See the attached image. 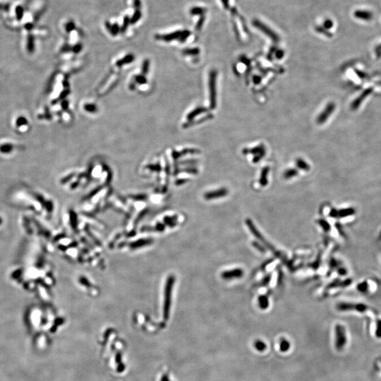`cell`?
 <instances>
[{
	"label": "cell",
	"mask_w": 381,
	"mask_h": 381,
	"mask_svg": "<svg viewBox=\"0 0 381 381\" xmlns=\"http://www.w3.org/2000/svg\"><path fill=\"white\" fill-rule=\"evenodd\" d=\"M243 275H244V270L238 268L222 272L221 277L224 280H231L233 279L241 278L243 277Z\"/></svg>",
	"instance_id": "7"
},
{
	"label": "cell",
	"mask_w": 381,
	"mask_h": 381,
	"mask_svg": "<svg viewBox=\"0 0 381 381\" xmlns=\"http://www.w3.org/2000/svg\"><path fill=\"white\" fill-rule=\"evenodd\" d=\"M258 304L259 308L265 310L269 306V299L267 295H260L258 298Z\"/></svg>",
	"instance_id": "15"
},
{
	"label": "cell",
	"mask_w": 381,
	"mask_h": 381,
	"mask_svg": "<svg viewBox=\"0 0 381 381\" xmlns=\"http://www.w3.org/2000/svg\"><path fill=\"white\" fill-rule=\"evenodd\" d=\"M200 52V50L198 47L195 48H189V49H186L183 50V54L186 55H190V56H194V55H198Z\"/></svg>",
	"instance_id": "25"
},
{
	"label": "cell",
	"mask_w": 381,
	"mask_h": 381,
	"mask_svg": "<svg viewBox=\"0 0 381 381\" xmlns=\"http://www.w3.org/2000/svg\"><path fill=\"white\" fill-rule=\"evenodd\" d=\"M333 26H334L333 21H332L331 19H330V18H327V19H325L324 20V22H323V27L325 28V29L328 31V30L331 29L333 27Z\"/></svg>",
	"instance_id": "33"
},
{
	"label": "cell",
	"mask_w": 381,
	"mask_h": 381,
	"mask_svg": "<svg viewBox=\"0 0 381 381\" xmlns=\"http://www.w3.org/2000/svg\"><path fill=\"white\" fill-rule=\"evenodd\" d=\"M129 24H130V18L128 17V16H126V17H124V18L123 24L120 30L121 33H125L126 31H127V29L128 28Z\"/></svg>",
	"instance_id": "28"
},
{
	"label": "cell",
	"mask_w": 381,
	"mask_h": 381,
	"mask_svg": "<svg viewBox=\"0 0 381 381\" xmlns=\"http://www.w3.org/2000/svg\"><path fill=\"white\" fill-rule=\"evenodd\" d=\"M142 17V13L141 10H136L133 16L131 17V18H130V24H135L139 21L140 20V18H141Z\"/></svg>",
	"instance_id": "23"
},
{
	"label": "cell",
	"mask_w": 381,
	"mask_h": 381,
	"mask_svg": "<svg viewBox=\"0 0 381 381\" xmlns=\"http://www.w3.org/2000/svg\"><path fill=\"white\" fill-rule=\"evenodd\" d=\"M373 91V87H369V88L365 89V90L362 92L361 95H359L358 97L356 98V99L353 101L352 105H351V109L352 110H357L359 107L361 106V105L362 104V102H364L366 99V98H368L369 95L372 93V92Z\"/></svg>",
	"instance_id": "6"
},
{
	"label": "cell",
	"mask_w": 381,
	"mask_h": 381,
	"mask_svg": "<svg viewBox=\"0 0 381 381\" xmlns=\"http://www.w3.org/2000/svg\"><path fill=\"white\" fill-rule=\"evenodd\" d=\"M329 215L332 218H337V210L335 208L331 209Z\"/></svg>",
	"instance_id": "42"
},
{
	"label": "cell",
	"mask_w": 381,
	"mask_h": 381,
	"mask_svg": "<svg viewBox=\"0 0 381 381\" xmlns=\"http://www.w3.org/2000/svg\"><path fill=\"white\" fill-rule=\"evenodd\" d=\"M217 72L216 70H212L209 75V91H210V106L211 109H215L217 104L216 80Z\"/></svg>",
	"instance_id": "2"
},
{
	"label": "cell",
	"mask_w": 381,
	"mask_h": 381,
	"mask_svg": "<svg viewBox=\"0 0 381 381\" xmlns=\"http://www.w3.org/2000/svg\"><path fill=\"white\" fill-rule=\"evenodd\" d=\"M318 224L321 227V228L323 229V231L325 232H329L331 230V226L325 220L320 219L318 220Z\"/></svg>",
	"instance_id": "22"
},
{
	"label": "cell",
	"mask_w": 381,
	"mask_h": 381,
	"mask_svg": "<svg viewBox=\"0 0 381 381\" xmlns=\"http://www.w3.org/2000/svg\"><path fill=\"white\" fill-rule=\"evenodd\" d=\"M315 30L317 33H319L320 34H323L327 37V38H332V34L330 33V31H328L327 30H326L325 28H323V26H317L315 27Z\"/></svg>",
	"instance_id": "24"
},
{
	"label": "cell",
	"mask_w": 381,
	"mask_h": 381,
	"mask_svg": "<svg viewBox=\"0 0 381 381\" xmlns=\"http://www.w3.org/2000/svg\"><path fill=\"white\" fill-rule=\"evenodd\" d=\"M290 349V342L285 338H281L279 341V350L282 352H287Z\"/></svg>",
	"instance_id": "17"
},
{
	"label": "cell",
	"mask_w": 381,
	"mask_h": 381,
	"mask_svg": "<svg viewBox=\"0 0 381 381\" xmlns=\"http://www.w3.org/2000/svg\"><path fill=\"white\" fill-rule=\"evenodd\" d=\"M74 28H75V24H74V23H73L72 21L68 23V24H67V26H66V30H67L68 31H72V30H73Z\"/></svg>",
	"instance_id": "43"
},
{
	"label": "cell",
	"mask_w": 381,
	"mask_h": 381,
	"mask_svg": "<svg viewBox=\"0 0 381 381\" xmlns=\"http://www.w3.org/2000/svg\"><path fill=\"white\" fill-rule=\"evenodd\" d=\"M270 172V168L269 167L266 166L264 167V168L262 169L261 173V176H260V179H259V184H260L261 187H266L268 185V174H269Z\"/></svg>",
	"instance_id": "12"
},
{
	"label": "cell",
	"mask_w": 381,
	"mask_h": 381,
	"mask_svg": "<svg viewBox=\"0 0 381 381\" xmlns=\"http://www.w3.org/2000/svg\"><path fill=\"white\" fill-rule=\"evenodd\" d=\"M335 346L338 351H341L345 346L346 342V337L345 329L341 325L337 324L335 327Z\"/></svg>",
	"instance_id": "4"
},
{
	"label": "cell",
	"mask_w": 381,
	"mask_h": 381,
	"mask_svg": "<svg viewBox=\"0 0 381 381\" xmlns=\"http://www.w3.org/2000/svg\"><path fill=\"white\" fill-rule=\"evenodd\" d=\"M355 210L353 208H342L340 210H337V218H344L346 217L352 216L355 214Z\"/></svg>",
	"instance_id": "13"
},
{
	"label": "cell",
	"mask_w": 381,
	"mask_h": 381,
	"mask_svg": "<svg viewBox=\"0 0 381 381\" xmlns=\"http://www.w3.org/2000/svg\"><path fill=\"white\" fill-rule=\"evenodd\" d=\"M134 6L136 10H141V0H134Z\"/></svg>",
	"instance_id": "38"
},
{
	"label": "cell",
	"mask_w": 381,
	"mask_h": 381,
	"mask_svg": "<svg viewBox=\"0 0 381 381\" xmlns=\"http://www.w3.org/2000/svg\"><path fill=\"white\" fill-rule=\"evenodd\" d=\"M337 272H338L339 275H342V276H345V275H346V273H347V271H346V270L345 269V268H339L338 269H337Z\"/></svg>",
	"instance_id": "41"
},
{
	"label": "cell",
	"mask_w": 381,
	"mask_h": 381,
	"mask_svg": "<svg viewBox=\"0 0 381 381\" xmlns=\"http://www.w3.org/2000/svg\"><path fill=\"white\" fill-rule=\"evenodd\" d=\"M206 110L207 109H206L205 108H204V107H198V108H196V109H194V111L190 112L189 115H188L187 118L189 120H192V119L196 117L197 115L203 113V112H206Z\"/></svg>",
	"instance_id": "20"
},
{
	"label": "cell",
	"mask_w": 381,
	"mask_h": 381,
	"mask_svg": "<svg viewBox=\"0 0 381 381\" xmlns=\"http://www.w3.org/2000/svg\"><path fill=\"white\" fill-rule=\"evenodd\" d=\"M252 24L255 28H256L257 29L267 35L268 38L271 39L273 42L277 43L279 41V35L273 30L268 27L267 25L263 24V22H261V20H259L258 19H253V21H252Z\"/></svg>",
	"instance_id": "3"
},
{
	"label": "cell",
	"mask_w": 381,
	"mask_h": 381,
	"mask_svg": "<svg viewBox=\"0 0 381 381\" xmlns=\"http://www.w3.org/2000/svg\"><path fill=\"white\" fill-rule=\"evenodd\" d=\"M357 290L359 291V292L361 293H366L367 292V291L368 290V284L367 283V282L364 281L362 282L361 283L358 284V285L357 287Z\"/></svg>",
	"instance_id": "26"
},
{
	"label": "cell",
	"mask_w": 381,
	"mask_h": 381,
	"mask_svg": "<svg viewBox=\"0 0 381 381\" xmlns=\"http://www.w3.org/2000/svg\"><path fill=\"white\" fill-rule=\"evenodd\" d=\"M375 54L376 56V58L379 59L381 57V43L378 45H377L375 48Z\"/></svg>",
	"instance_id": "37"
},
{
	"label": "cell",
	"mask_w": 381,
	"mask_h": 381,
	"mask_svg": "<svg viewBox=\"0 0 381 381\" xmlns=\"http://www.w3.org/2000/svg\"><path fill=\"white\" fill-rule=\"evenodd\" d=\"M205 15L203 16H201V17L199 18V19L198 20V21L196 23V31H200L203 27L204 23H205Z\"/></svg>",
	"instance_id": "30"
},
{
	"label": "cell",
	"mask_w": 381,
	"mask_h": 381,
	"mask_svg": "<svg viewBox=\"0 0 381 381\" xmlns=\"http://www.w3.org/2000/svg\"><path fill=\"white\" fill-rule=\"evenodd\" d=\"M190 35V32L189 31V30H184V31H182V33H181V35L179 38V40L180 41L181 43H183L184 41L187 40V39L189 38Z\"/></svg>",
	"instance_id": "29"
},
{
	"label": "cell",
	"mask_w": 381,
	"mask_h": 381,
	"mask_svg": "<svg viewBox=\"0 0 381 381\" xmlns=\"http://www.w3.org/2000/svg\"><path fill=\"white\" fill-rule=\"evenodd\" d=\"M298 174H299V172H298L297 169H293V168L289 169H287V170H286L285 172H284V179H291V178L294 177V176H297Z\"/></svg>",
	"instance_id": "21"
},
{
	"label": "cell",
	"mask_w": 381,
	"mask_h": 381,
	"mask_svg": "<svg viewBox=\"0 0 381 381\" xmlns=\"http://www.w3.org/2000/svg\"><path fill=\"white\" fill-rule=\"evenodd\" d=\"M336 105L334 102H329L327 105V106L325 107L323 111L319 114L317 118V123L318 124H323L326 122L330 115L333 113L335 109Z\"/></svg>",
	"instance_id": "5"
},
{
	"label": "cell",
	"mask_w": 381,
	"mask_h": 381,
	"mask_svg": "<svg viewBox=\"0 0 381 381\" xmlns=\"http://www.w3.org/2000/svg\"><path fill=\"white\" fill-rule=\"evenodd\" d=\"M275 55H276L277 58L281 59L284 56V51H283V50H277L276 53H275Z\"/></svg>",
	"instance_id": "45"
},
{
	"label": "cell",
	"mask_w": 381,
	"mask_h": 381,
	"mask_svg": "<svg viewBox=\"0 0 381 381\" xmlns=\"http://www.w3.org/2000/svg\"><path fill=\"white\" fill-rule=\"evenodd\" d=\"M189 12L193 16H203L207 12V9L201 6H194L190 9Z\"/></svg>",
	"instance_id": "16"
},
{
	"label": "cell",
	"mask_w": 381,
	"mask_h": 381,
	"mask_svg": "<svg viewBox=\"0 0 381 381\" xmlns=\"http://www.w3.org/2000/svg\"><path fill=\"white\" fill-rule=\"evenodd\" d=\"M377 331L378 332V336H381V320H378V330Z\"/></svg>",
	"instance_id": "49"
},
{
	"label": "cell",
	"mask_w": 381,
	"mask_h": 381,
	"mask_svg": "<svg viewBox=\"0 0 381 381\" xmlns=\"http://www.w3.org/2000/svg\"><path fill=\"white\" fill-rule=\"evenodd\" d=\"M296 165H297V167L298 168H299L302 170L304 171H309L310 169V166L306 162H305L304 160L301 159V158H298L296 161Z\"/></svg>",
	"instance_id": "18"
},
{
	"label": "cell",
	"mask_w": 381,
	"mask_h": 381,
	"mask_svg": "<svg viewBox=\"0 0 381 381\" xmlns=\"http://www.w3.org/2000/svg\"><path fill=\"white\" fill-rule=\"evenodd\" d=\"M222 4H223L224 8L225 9H229V0H222Z\"/></svg>",
	"instance_id": "48"
},
{
	"label": "cell",
	"mask_w": 381,
	"mask_h": 381,
	"mask_svg": "<svg viewBox=\"0 0 381 381\" xmlns=\"http://www.w3.org/2000/svg\"><path fill=\"white\" fill-rule=\"evenodd\" d=\"M337 309L339 311H347L355 310L356 304L352 303H339L336 306Z\"/></svg>",
	"instance_id": "14"
},
{
	"label": "cell",
	"mask_w": 381,
	"mask_h": 381,
	"mask_svg": "<svg viewBox=\"0 0 381 381\" xmlns=\"http://www.w3.org/2000/svg\"><path fill=\"white\" fill-rule=\"evenodd\" d=\"M136 81H137L138 83H146V79L143 76H138L136 77Z\"/></svg>",
	"instance_id": "47"
},
{
	"label": "cell",
	"mask_w": 381,
	"mask_h": 381,
	"mask_svg": "<svg viewBox=\"0 0 381 381\" xmlns=\"http://www.w3.org/2000/svg\"><path fill=\"white\" fill-rule=\"evenodd\" d=\"M341 282L339 279H335V280L332 282L329 285L327 286L328 289H332V288H335V287H341Z\"/></svg>",
	"instance_id": "36"
},
{
	"label": "cell",
	"mask_w": 381,
	"mask_h": 381,
	"mask_svg": "<svg viewBox=\"0 0 381 381\" xmlns=\"http://www.w3.org/2000/svg\"><path fill=\"white\" fill-rule=\"evenodd\" d=\"M248 152L250 153H252V154H253V155H255V157L253 160V162H255V163H256V162L260 161V160L264 157V155H265V148H264L263 145L258 146L256 147V148H252L251 150L248 151Z\"/></svg>",
	"instance_id": "10"
},
{
	"label": "cell",
	"mask_w": 381,
	"mask_h": 381,
	"mask_svg": "<svg viewBox=\"0 0 381 381\" xmlns=\"http://www.w3.org/2000/svg\"><path fill=\"white\" fill-rule=\"evenodd\" d=\"M181 33H182V31H178L171 33L165 34V35H156L155 38L157 40H162L165 41V42H169V41L174 40L175 39L179 40L181 35Z\"/></svg>",
	"instance_id": "11"
},
{
	"label": "cell",
	"mask_w": 381,
	"mask_h": 381,
	"mask_svg": "<svg viewBox=\"0 0 381 381\" xmlns=\"http://www.w3.org/2000/svg\"><path fill=\"white\" fill-rule=\"evenodd\" d=\"M134 56H133L132 54H128V55H127V56H126L124 58L121 59V60L117 61V64L118 66H121V65H123L124 64L130 63V62H131L133 60H134Z\"/></svg>",
	"instance_id": "27"
},
{
	"label": "cell",
	"mask_w": 381,
	"mask_h": 381,
	"mask_svg": "<svg viewBox=\"0 0 381 381\" xmlns=\"http://www.w3.org/2000/svg\"><path fill=\"white\" fill-rule=\"evenodd\" d=\"M356 73H357V75L359 76V77L361 78V79H366V73H364L363 72H361V71L356 70Z\"/></svg>",
	"instance_id": "44"
},
{
	"label": "cell",
	"mask_w": 381,
	"mask_h": 381,
	"mask_svg": "<svg viewBox=\"0 0 381 381\" xmlns=\"http://www.w3.org/2000/svg\"><path fill=\"white\" fill-rule=\"evenodd\" d=\"M366 309H367V306L365 304H356L355 311H357L358 312H360V313H363V312L366 311Z\"/></svg>",
	"instance_id": "34"
},
{
	"label": "cell",
	"mask_w": 381,
	"mask_h": 381,
	"mask_svg": "<svg viewBox=\"0 0 381 381\" xmlns=\"http://www.w3.org/2000/svg\"><path fill=\"white\" fill-rule=\"evenodd\" d=\"M229 194V190L226 188H220V189H218L217 190H211V191H208L205 194V199L207 200H213V199H217V198H224V197L227 196V195Z\"/></svg>",
	"instance_id": "8"
},
{
	"label": "cell",
	"mask_w": 381,
	"mask_h": 381,
	"mask_svg": "<svg viewBox=\"0 0 381 381\" xmlns=\"http://www.w3.org/2000/svg\"><path fill=\"white\" fill-rule=\"evenodd\" d=\"M354 16L355 18H358V19L365 20V21H370L373 18V14L372 12H371L370 11L361 10V9L356 10L354 12Z\"/></svg>",
	"instance_id": "9"
},
{
	"label": "cell",
	"mask_w": 381,
	"mask_h": 381,
	"mask_svg": "<svg viewBox=\"0 0 381 381\" xmlns=\"http://www.w3.org/2000/svg\"><path fill=\"white\" fill-rule=\"evenodd\" d=\"M252 245H253V246L255 248V249L258 250V251L259 252H261V253H265V247H264V246L260 244L258 242H256V241H254V242H252Z\"/></svg>",
	"instance_id": "32"
},
{
	"label": "cell",
	"mask_w": 381,
	"mask_h": 381,
	"mask_svg": "<svg viewBox=\"0 0 381 381\" xmlns=\"http://www.w3.org/2000/svg\"><path fill=\"white\" fill-rule=\"evenodd\" d=\"M330 266L331 268H335L337 266V262L335 258H332L330 261Z\"/></svg>",
	"instance_id": "46"
},
{
	"label": "cell",
	"mask_w": 381,
	"mask_h": 381,
	"mask_svg": "<svg viewBox=\"0 0 381 381\" xmlns=\"http://www.w3.org/2000/svg\"><path fill=\"white\" fill-rule=\"evenodd\" d=\"M85 109L88 112H95L96 111V109H97V107H96V106H95L94 105H88L85 107Z\"/></svg>",
	"instance_id": "39"
},
{
	"label": "cell",
	"mask_w": 381,
	"mask_h": 381,
	"mask_svg": "<svg viewBox=\"0 0 381 381\" xmlns=\"http://www.w3.org/2000/svg\"><path fill=\"white\" fill-rule=\"evenodd\" d=\"M253 346L256 350H258V352H264V351L266 350V349H267V345H266V344L263 341L260 340V339H257V340L255 341Z\"/></svg>",
	"instance_id": "19"
},
{
	"label": "cell",
	"mask_w": 381,
	"mask_h": 381,
	"mask_svg": "<svg viewBox=\"0 0 381 381\" xmlns=\"http://www.w3.org/2000/svg\"><path fill=\"white\" fill-rule=\"evenodd\" d=\"M270 279H271V275H266V276L264 277V278L263 279V280L261 281V282L260 283L261 286H262V287L267 286L268 284L270 283Z\"/></svg>",
	"instance_id": "35"
},
{
	"label": "cell",
	"mask_w": 381,
	"mask_h": 381,
	"mask_svg": "<svg viewBox=\"0 0 381 381\" xmlns=\"http://www.w3.org/2000/svg\"><path fill=\"white\" fill-rule=\"evenodd\" d=\"M246 224L248 228L249 229L250 231H251L254 237H256L258 241H260V242L262 243V244L265 246L267 249L270 250L275 256H277V258H281L282 254L280 253V252L277 251V250L275 249V248L273 246L272 244H270V243L263 237L262 234H261L260 231H258V229L256 228V227L255 226V224H253V222H252V220L251 219H249V218H248V219L246 220Z\"/></svg>",
	"instance_id": "1"
},
{
	"label": "cell",
	"mask_w": 381,
	"mask_h": 381,
	"mask_svg": "<svg viewBox=\"0 0 381 381\" xmlns=\"http://www.w3.org/2000/svg\"><path fill=\"white\" fill-rule=\"evenodd\" d=\"M119 31H120V28H119V25L117 24H114L113 25H112L111 28L109 30V32L112 35H117L119 33Z\"/></svg>",
	"instance_id": "31"
},
{
	"label": "cell",
	"mask_w": 381,
	"mask_h": 381,
	"mask_svg": "<svg viewBox=\"0 0 381 381\" xmlns=\"http://www.w3.org/2000/svg\"><path fill=\"white\" fill-rule=\"evenodd\" d=\"M148 68H149V61L148 60H146L145 61H144L143 65V74H146V73H148Z\"/></svg>",
	"instance_id": "40"
}]
</instances>
